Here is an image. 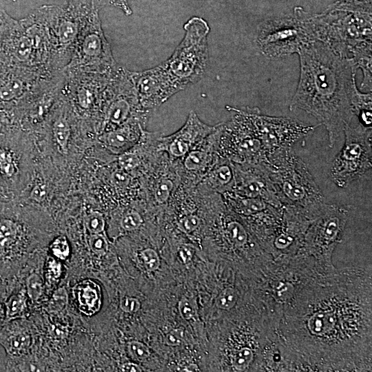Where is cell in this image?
I'll return each instance as SVG.
<instances>
[{
    "label": "cell",
    "instance_id": "obj_13",
    "mask_svg": "<svg viewBox=\"0 0 372 372\" xmlns=\"http://www.w3.org/2000/svg\"><path fill=\"white\" fill-rule=\"evenodd\" d=\"M313 40L300 19L292 17L268 19L259 26L257 45L263 55L272 59L298 54Z\"/></svg>",
    "mask_w": 372,
    "mask_h": 372
},
{
    "label": "cell",
    "instance_id": "obj_46",
    "mask_svg": "<svg viewBox=\"0 0 372 372\" xmlns=\"http://www.w3.org/2000/svg\"><path fill=\"white\" fill-rule=\"evenodd\" d=\"M198 368L196 364H192L187 366H185L182 371H196Z\"/></svg>",
    "mask_w": 372,
    "mask_h": 372
},
{
    "label": "cell",
    "instance_id": "obj_39",
    "mask_svg": "<svg viewBox=\"0 0 372 372\" xmlns=\"http://www.w3.org/2000/svg\"><path fill=\"white\" fill-rule=\"evenodd\" d=\"M92 1L99 8L105 6H111L121 9L126 15H131L132 14L128 0H92Z\"/></svg>",
    "mask_w": 372,
    "mask_h": 372
},
{
    "label": "cell",
    "instance_id": "obj_41",
    "mask_svg": "<svg viewBox=\"0 0 372 372\" xmlns=\"http://www.w3.org/2000/svg\"><path fill=\"white\" fill-rule=\"evenodd\" d=\"M184 339V331L180 329H174L167 333L164 338V342L167 346L176 347L180 345Z\"/></svg>",
    "mask_w": 372,
    "mask_h": 372
},
{
    "label": "cell",
    "instance_id": "obj_1",
    "mask_svg": "<svg viewBox=\"0 0 372 372\" xmlns=\"http://www.w3.org/2000/svg\"><path fill=\"white\" fill-rule=\"evenodd\" d=\"M278 333L308 371L371 369V270L345 267L308 281L285 308Z\"/></svg>",
    "mask_w": 372,
    "mask_h": 372
},
{
    "label": "cell",
    "instance_id": "obj_30",
    "mask_svg": "<svg viewBox=\"0 0 372 372\" xmlns=\"http://www.w3.org/2000/svg\"><path fill=\"white\" fill-rule=\"evenodd\" d=\"M50 254L67 265L71 258V248L65 236H59L49 245Z\"/></svg>",
    "mask_w": 372,
    "mask_h": 372
},
{
    "label": "cell",
    "instance_id": "obj_32",
    "mask_svg": "<svg viewBox=\"0 0 372 372\" xmlns=\"http://www.w3.org/2000/svg\"><path fill=\"white\" fill-rule=\"evenodd\" d=\"M87 245L90 252L99 258L105 256L109 251V242L103 233L90 234Z\"/></svg>",
    "mask_w": 372,
    "mask_h": 372
},
{
    "label": "cell",
    "instance_id": "obj_3",
    "mask_svg": "<svg viewBox=\"0 0 372 372\" xmlns=\"http://www.w3.org/2000/svg\"><path fill=\"white\" fill-rule=\"evenodd\" d=\"M371 6L340 1L318 14L296 8L294 14L313 40L327 45L339 56L351 59L361 69L360 88L371 90Z\"/></svg>",
    "mask_w": 372,
    "mask_h": 372
},
{
    "label": "cell",
    "instance_id": "obj_37",
    "mask_svg": "<svg viewBox=\"0 0 372 372\" xmlns=\"http://www.w3.org/2000/svg\"><path fill=\"white\" fill-rule=\"evenodd\" d=\"M14 287L15 284L12 281L0 280V329L5 323V300Z\"/></svg>",
    "mask_w": 372,
    "mask_h": 372
},
{
    "label": "cell",
    "instance_id": "obj_12",
    "mask_svg": "<svg viewBox=\"0 0 372 372\" xmlns=\"http://www.w3.org/2000/svg\"><path fill=\"white\" fill-rule=\"evenodd\" d=\"M141 105L130 71L118 65L112 72L103 105V132L115 129L130 120L150 115Z\"/></svg>",
    "mask_w": 372,
    "mask_h": 372
},
{
    "label": "cell",
    "instance_id": "obj_25",
    "mask_svg": "<svg viewBox=\"0 0 372 372\" xmlns=\"http://www.w3.org/2000/svg\"><path fill=\"white\" fill-rule=\"evenodd\" d=\"M149 117V115L135 117L115 129L103 132L99 140L114 151L136 145L145 130Z\"/></svg>",
    "mask_w": 372,
    "mask_h": 372
},
{
    "label": "cell",
    "instance_id": "obj_43",
    "mask_svg": "<svg viewBox=\"0 0 372 372\" xmlns=\"http://www.w3.org/2000/svg\"><path fill=\"white\" fill-rule=\"evenodd\" d=\"M46 194L47 189L45 185L37 184L34 187L31 192L30 198L37 202H41L45 198Z\"/></svg>",
    "mask_w": 372,
    "mask_h": 372
},
{
    "label": "cell",
    "instance_id": "obj_45",
    "mask_svg": "<svg viewBox=\"0 0 372 372\" xmlns=\"http://www.w3.org/2000/svg\"><path fill=\"white\" fill-rule=\"evenodd\" d=\"M120 369L121 371L132 372L142 371V369L136 364L133 362H125L121 365Z\"/></svg>",
    "mask_w": 372,
    "mask_h": 372
},
{
    "label": "cell",
    "instance_id": "obj_33",
    "mask_svg": "<svg viewBox=\"0 0 372 372\" xmlns=\"http://www.w3.org/2000/svg\"><path fill=\"white\" fill-rule=\"evenodd\" d=\"M86 230L90 234L103 233L105 227V220L102 213L98 211H92L84 218Z\"/></svg>",
    "mask_w": 372,
    "mask_h": 372
},
{
    "label": "cell",
    "instance_id": "obj_6",
    "mask_svg": "<svg viewBox=\"0 0 372 372\" xmlns=\"http://www.w3.org/2000/svg\"><path fill=\"white\" fill-rule=\"evenodd\" d=\"M185 35L171 56L162 63L184 90L203 76L208 62L210 28L203 18L193 17L184 25Z\"/></svg>",
    "mask_w": 372,
    "mask_h": 372
},
{
    "label": "cell",
    "instance_id": "obj_18",
    "mask_svg": "<svg viewBox=\"0 0 372 372\" xmlns=\"http://www.w3.org/2000/svg\"><path fill=\"white\" fill-rule=\"evenodd\" d=\"M114 70L100 73L65 68L61 94L70 97L82 110L90 111L99 105L103 107L107 85Z\"/></svg>",
    "mask_w": 372,
    "mask_h": 372
},
{
    "label": "cell",
    "instance_id": "obj_5",
    "mask_svg": "<svg viewBox=\"0 0 372 372\" xmlns=\"http://www.w3.org/2000/svg\"><path fill=\"white\" fill-rule=\"evenodd\" d=\"M233 114L226 122L216 125L217 154L237 164L262 165L267 153L251 120L249 107H227Z\"/></svg>",
    "mask_w": 372,
    "mask_h": 372
},
{
    "label": "cell",
    "instance_id": "obj_10",
    "mask_svg": "<svg viewBox=\"0 0 372 372\" xmlns=\"http://www.w3.org/2000/svg\"><path fill=\"white\" fill-rule=\"evenodd\" d=\"M64 70L47 73L0 61V110L10 112L61 79Z\"/></svg>",
    "mask_w": 372,
    "mask_h": 372
},
{
    "label": "cell",
    "instance_id": "obj_47",
    "mask_svg": "<svg viewBox=\"0 0 372 372\" xmlns=\"http://www.w3.org/2000/svg\"><path fill=\"white\" fill-rule=\"evenodd\" d=\"M1 7H2V6H1V4H0V8H1Z\"/></svg>",
    "mask_w": 372,
    "mask_h": 372
},
{
    "label": "cell",
    "instance_id": "obj_24",
    "mask_svg": "<svg viewBox=\"0 0 372 372\" xmlns=\"http://www.w3.org/2000/svg\"><path fill=\"white\" fill-rule=\"evenodd\" d=\"M45 256L46 254H34L17 277L23 285L34 310L41 307L49 298L43 278Z\"/></svg>",
    "mask_w": 372,
    "mask_h": 372
},
{
    "label": "cell",
    "instance_id": "obj_19",
    "mask_svg": "<svg viewBox=\"0 0 372 372\" xmlns=\"http://www.w3.org/2000/svg\"><path fill=\"white\" fill-rule=\"evenodd\" d=\"M130 75L141 106L149 111L183 90L163 63L144 71H130Z\"/></svg>",
    "mask_w": 372,
    "mask_h": 372
},
{
    "label": "cell",
    "instance_id": "obj_40",
    "mask_svg": "<svg viewBox=\"0 0 372 372\" xmlns=\"http://www.w3.org/2000/svg\"><path fill=\"white\" fill-rule=\"evenodd\" d=\"M141 307L139 300L134 297L124 296L119 302V308L125 313H134L137 312Z\"/></svg>",
    "mask_w": 372,
    "mask_h": 372
},
{
    "label": "cell",
    "instance_id": "obj_4",
    "mask_svg": "<svg viewBox=\"0 0 372 372\" xmlns=\"http://www.w3.org/2000/svg\"><path fill=\"white\" fill-rule=\"evenodd\" d=\"M267 169L284 207L312 221L327 204L306 163L292 149L270 154L262 164Z\"/></svg>",
    "mask_w": 372,
    "mask_h": 372
},
{
    "label": "cell",
    "instance_id": "obj_34",
    "mask_svg": "<svg viewBox=\"0 0 372 372\" xmlns=\"http://www.w3.org/2000/svg\"><path fill=\"white\" fill-rule=\"evenodd\" d=\"M143 223L141 214L135 209H129L121 216L120 225L125 231H133L138 229Z\"/></svg>",
    "mask_w": 372,
    "mask_h": 372
},
{
    "label": "cell",
    "instance_id": "obj_26",
    "mask_svg": "<svg viewBox=\"0 0 372 372\" xmlns=\"http://www.w3.org/2000/svg\"><path fill=\"white\" fill-rule=\"evenodd\" d=\"M234 180L233 163L218 155L198 184L211 192L222 194L231 190Z\"/></svg>",
    "mask_w": 372,
    "mask_h": 372
},
{
    "label": "cell",
    "instance_id": "obj_28",
    "mask_svg": "<svg viewBox=\"0 0 372 372\" xmlns=\"http://www.w3.org/2000/svg\"><path fill=\"white\" fill-rule=\"evenodd\" d=\"M66 275V265L50 254H46L43 264V278L49 296L63 282Z\"/></svg>",
    "mask_w": 372,
    "mask_h": 372
},
{
    "label": "cell",
    "instance_id": "obj_27",
    "mask_svg": "<svg viewBox=\"0 0 372 372\" xmlns=\"http://www.w3.org/2000/svg\"><path fill=\"white\" fill-rule=\"evenodd\" d=\"M4 306L5 322L16 319L28 318L34 311L21 281L8 295Z\"/></svg>",
    "mask_w": 372,
    "mask_h": 372
},
{
    "label": "cell",
    "instance_id": "obj_8",
    "mask_svg": "<svg viewBox=\"0 0 372 372\" xmlns=\"http://www.w3.org/2000/svg\"><path fill=\"white\" fill-rule=\"evenodd\" d=\"M344 143L332 162L330 177L340 188L360 178L372 165L371 127L355 116L344 129Z\"/></svg>",
    "mask_w": 372,
    "mask_h": 372
},
{
    "label": "cell",
    "instance_id": "obj_38",
    "mask_svg": "<svg viewBox=\"0 0 372 372\" xmlns=\"http://www.w3.org/2000/svg\"><path fill=\"white\" fill-rule=\"evenodd\" d=\"M132 180L130 174L121 168L114 170L110 177L112 184L121 189H126Z\"/></svg>",
    "mask_w": 372,
    "mask_h": 372
},
{
    "label": "cell",
    "instance_id": "obj_15",
    "mask_svg": "<svg viewBox=\"0 0 372 372\" xmlns=\"http://www.w3.org/2000/svg\"><path fill=\"white\" fill-rule=\"evenodd\" d=\"M0 61L47 73L40 63L32 39L21 19L0 8Z\"/></svg>",
    "mask_w": 372,
    "mask_h": 372
},
{
    "label": "cell",
    "instance_id": "obj_29",
    "mask_svg": "<svg viewBox=\"0 0 372 372\" xmlns=\"http://www.w3.org/2000/svg\"><path fill=\"white\" fill-rule=\"evenodd\" d=\"M52 132L59 149L68 152V143L71 136L72 126L67 112L62 110L57 112L52 122Z\"/></svg>",
    "mask_w": 372,
    "mask_h": 372
},
{
    "label": "cell",
    "instance_id": "obj_36",
    "mask_svg": "<svg viewBox=\"0 0 372 372\" xmlns=\"http://www.w3.org/2000/svg\"><path fill=\"white\" fill-rule=\"evenodd\" d=\"M127 348L130 355L137 360H146L150 355L149 348L138 341H130L127 344Z\"/></svg>",
    "mask_w": 372,
    "mask_h": 372
},
{
    "label": "cell",
    "instance_id": "obj_11",
    "mask_svg": "<svg viewBox=\"0 0 372 372\" xmlns=\"http://www.w3.org/2000/svg\"><path fill=\"white\" fill-rule=\"evenodd\" d=\"M226 206L237 214L265 250L283 223L285 207L232 192L220 194Z\"/></svg>",
    "mask_w": 372,
    "mask_h": 372
},
{
    "label": "cell",
    "instance_id": "obj_9",
    "mask_svg": "<svg viewBox=\"0 0 372 372\" xmlns=\"http://www.w3.org/2000/svg\"><path fill=\"white\" fill-rule=\"evenodd\" d=\"M99 9H95L80 31L65 68L107 73L118 64L101 27Z\"/></svg>",
    "mask_w": 372,
    "mask_h": 372
},
{
    "label": "cell",
    "instance_id": "obj_44",
    "mask_svg": "<svg viewBox=\"0 0 372 372\" xmlns=\"http://www.w3.org/2000/svg\"><path fill=\"white\" fill-rule=\"evenodd\" d=\"M178 255L183 263H188L192 259L193 249L187 245H182L178 249Z\"/></svg>",
    "mask_w": 372,
    "mask_h": 372
},
{
    "label": "cell",
    "instance_id": "obj_7",
    "mask_svg": "<svg viewBox=\"0 0 372 372\" xmlns=\"http://www.w3.org/2000/svg\"><path fill=\"white\" fill-rule=\"evenodd\" d=\"M349 216L345 207L327 204L322 213L309 225L302 247L295 256L312 259L324 273L337 269L332 263L333 251L340 242Z\"/></svg>",
    "mask_w": 372,
    "mask_h": 372
},
{
    "label": "cell",
    "instance_id": "obj_23",
    "mask_svg": "<svg viewBox=\"0 0 372 372\" xmlns=\"http://www.w3.org/2000/svg\"><path fill=\"white\" fill-rule=\"evenodd\" d=\"M65 283L68 288L70 304L83 319L87 320L100 311L102 291L95 280L86 277Z\"/></svg>",
    "mask_w": 372,
    "mask_h": 372
},
{
    "label": "cell",
    "instance_id": "obj_48",
    "mask_svg": "<svg viewBox=\"0 0 372 372\" xmlns=\"http://www.w3.org/2000/svg\"></svg>",
    "mask_w": 372,
    "mask_h": 372
},
{
    "label": "cell",
    "instance_id": "obj_42",
    "mask_svg": "<svg viewBox=\"0 0 372 372\" xmlns=\"http://www.w3.org/2000/svg\"><path fill=\"white\" fill-rule=\"evenodd\" d=\"M178 311L184 320H189L196 314V310L191 301L187 298H183L178 303Z\"/></svg>",
    "mask_w": 372,
    "mask_h": 372
},
{
    "label": "cell",
    "instance_id": "obj_31",
    "mask_svg": "<svg viewBox=\"0 0 372 372\" xmlns=\"http://www.w3.org/2000/svg\"><path fill=\"white\" fill-rule=\"evenodd\" d=\"M239 299V293L236 289L227 287L223 289L218 295L215 304L218 309L229 311L233 309Z\"/></svg>",
    "mask_w": 372,
    "mask_h": 372
},
{
    "label": "cell",
    "instance_id": "obj_21",
    "mask_svg": "<svg viewBox=\"0 0 372 372\" xmlns=\"http://www.w3.org/2000/svg\"><path fill=\"white\" fill-rule=\"evenodd\" d=\"M234 180L231 191L238 195L261 198L278 207L282 205L274 185L262 165L234 163Z\"/></svg>",
    "mask_w": 372,
    "mask_h": 372
},
{
    "label": "cell",
    "instance_id": "obj_16",
    "mask_svg": "<svg viewBox=\"0 0 372 372\" xmlns=\"http://www.w3.org/2000/svg\"><path fill=\"white\" fill-rule=\"evenodd\" d=\"M25 229L14 213L0 209V280L17 278L30 254Z\"/></svg>",
    "mask_w": 372,
    "mask_h": 372
},
{
    "label": "cell",
    "instance_id": "obj_14",
    "mask_svg": "<svg viewBox=\"0 0 372 372\" xmlns=\"http://www.w3.org/2000/svg\"><path fill=\"white\" fill-rule=\"evenodd\" d=\"M249 112L267 156L280 149H291L296 143L311 134L320 125H309L290 117L265 115L258 107H249Z\"/></svg>",
    "mask_w": 372,
    "mask_h": 372
},
{
    "label": "cell",
    "instance_id": "obj_22",
    "mask_svg": "<svg viewBox=\"0 0 372 372\" xmlns=\"http://www.w3.org/2000/svg\"><path fill=\"white\" fill-rule=\"evenodd\" d=\"M36 342L34 325L29 318L5 322L0 329V344L6 351L7 371L32 353Z\"/></svg>",
    "mask_w": 372,
    "mask_h": 372
},
{
    "label": "cell",
    "instance_id": "obj_2",
    "mask_svg": "<svg viewBox=\"0 0 372 372\" xmlns=\"http://www.w3.org/2000/svg\"><path fill=\"white\" fill-rule=\"evenodd\" d=\"M298 54L300 77L289 110L300 109L315 117L326 127L332 147L355 116L353 103L360 92L355 83L358 68L351 59L316 40Z\"/></svg>",
    "mask_w": 372,
    "mask_h": 372
},
{
    "label": "cell",
    "instance_id": "obj_20",
    "mask_svg": "<svg viewBox=\"0 0 372 372\" xmlns=\"http://www.w3.org/2000/svg\"><path fill=\"white\" fill-rule=\"evenodd\" d=\"M214 129L215 125L205 124L194 112L191 111L185 124L177 132L165 136L161 134L156 150L165 153L172 161H178Z\"/></svg>",
    "mask_w": 372,
    "mask_h": 372
},
{
    "label": "cell",
    "instance_id": "obj_17",
    "mask_svg": "<svg viewBox=\"0 0 372 372\" xmlns=\"http://www.w3.org/2000/svg\"><path fill=\"white\" fill-rule=\"evenodd\" d=\"M99 8L92 0H68L64 6H58L51 23L61 65H68L81 30L90 15ZM100 9V8H99Z\"/></svg>",
    "mask_w": 372,
    "mask_h": 372
},
{
    "label": "cell",
    "instance_id": "obj_35",
    "mask_svg": "<svg viewBox=\"0 0 372 372\" xmlns=\"http://www.w3.org/2000/svg\"><path fill=\"white\" fill-rule=\"evenodd\" d=\"M140 256L144 267L149 271L156 270L160 265V258L157 252L152 248H146L141 251Z\"/></svg>",
    "mask_w": 372,
    "mask_h": 372
}]
</instances>
